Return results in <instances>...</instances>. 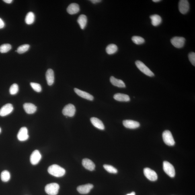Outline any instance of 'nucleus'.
<instances>
[{"mask_svg":"<svg viewBox=\"0 0 195 195\" xmlns=\"http://www.w3.org/2000/svg\"><path fill=\"white\" fill-rule=\"evenodd\" d=\"M123 124L126 128L130 129H135L139 127L140 126L139 122L129 120H124L123 121Z\"/></svg>","mask_w":195,"mask_h":195,"instance_id":"13","label":"nucleus"},{"mask_svg":"<svg viewBox=\"0 0 195 195\" xmlns=\"http://www.w3.org/2000/svg\"><path fill=\"white\" fill-rule=\"evenodd\" d=\"M12 46L9 44H5L0 46V52L1 53H5L9 52L11 50Z\"/></svg>","mask_w":195,"mask_h":195,"instance_id":"30","label":"nucleus"},{"mask_svg":"<svg viewBox=\"0 0 195 195\" xmlns=\"http://www.w3.org/2000/svg\"><path fill=\"white\" fill-rule=\"evenodd\" d=\"M110 81L113 85L121 88L126 87V85L122 80L116 79L114 76H111L110 78Z\"/></svg>","mask_w":195,"mask_h":195,"instance_id":"22","label":"nucleus"},{"mask_svg":"<svg viewBox=\"0 0 195 195\" xmlns=\"http://www.w3.org/2000/svg\"><path fill=\"white\" fill-rule=\"evenodd\" d=\"M188 57L191 63L193 65L195 66V53L194 52H191L189 54Z\"/></svg>","mask_w":195,"mask_h":195,"instance_id":"34","label":"nucleus"},{"mask_svg":"<svg viewBox=\"0 0 195 195\" xmlns=\"http://www.w3.org/2000/svg\"><path fill=\"white\" fill-rule=\"evenodd\" d=\"M46 77L48 85L53 84L54 81V74L53 70L51 69H48L46 73Z\"/></svg>","mask_w":195,"mask_h":195,"instance_id":"17","label":"nucleus"},{"mask_svg":"<svg viewBox=\"0 0 195 195\" xmlns=\"http://www.w3.org/2000/svg\"><path fill=\"white\" fill-rule=\"evenodd\" d=\"M3 1L6 3L8 4H10L13 1L12 0H4Z\"/></svg>","mask_w":195,"mask_h":195,"instance_id":"37","label":"nucleus"},{"mask_svg":"<svg viewBox=\"0 0 195 195\" xmlns=\"http://www.w3.org/2000/svg\"><path fill=\"white\" fill-rule=\"evenodd\" d=\"M74 91L78 95L83 98L87 99V100L89 101H93V100L94 97L93 96L88 93L77 88L74 89Z\"/></svg>","mask_w":195,"mask_h":195,"instance_id":"15","label":"nucleus"},{"mask_svg":"<svg viewBox=\"0 0 195 195\" xmlns=\"http://www.w3.org/2000/svg\"><path fill=\"white\" fill-rule=\"evenodd\" d=\"M30 48V46L28 44L22 45L17 48V51L19 54H22L28 51Z\"/></svg>","mask_w":195,"mask_h":195,"instance_id":"28","label":"nucleus"},{"mask_svg":"<svg viewBox=\"0 0 195 195\" xmlns=\"http://www.w3.org/2000/svg\"><path fill=\"white\" fill-rule=\"evenodd\" d=\"M76 108L73 104H69L66 105L63 109L62 113L64 116L72 117L75 115Z\"/></svg>","mask_w":195,"mask_h":195,"instance_id":"6","label":"nucleus"},{"mask_svg":"<svg viewBox=\"0 0 195 195\" xmlns=\"http://www.w3.org/2000/svg\"><path fill=\"white\" fill-rule=\"evenodd\" d=\"M90 1L93 4L99 3L102 1H100V0H91V1Z\"/></svg>","mask_w":195,"mask_h":195,"instance_id":"36","label":"nucleus"},{"mask_svg":"<svg viewBox=\"0 0 195 195\" xmlns=\"http://www.w3.org/2000/svg\"><path fill=\"white\" fill-rule=\"evenodd\" d=\"M160 0H153V1L154 2H159L161 1Z\"/></svg>","mask_w":195,"mask_h":195,"instance_id":"39","label":"nucleus"},{"mask_svg":"<svg viewBox=\"0 0 195 195\" xmlns=\"http://www.w3.org/2000/svg\"><path fill=\"white\" fill-rule=\"evenodd\" d=\"M41 158L40 152L38 150H35L30 156V162L33 165H36L40 162Z\"/></svg>","mask_w":195,"mask_h":195,"instance_id":"11","label":"nucleus"},{"mask_svg":"<svg viewBox=\"0 0 195 195\" xmlns=\"http://www.w3.org/2000/svg\"><path fill=\"white\" fill-rule=\"evenodd\" d=\"M5 26L4 21L1 18H0V29L3 28Z\"/></svg>","mask_w":195,"mask_h":195,"instance_id":"35","label":"nucleus"},{"mask_svg":"<svg viewBox=\"0 0 195 195\" xmlns=\"http://www.w3.org/2000/svg\"><path fill=\"white\" fill-rule=\"evenodd\" d=\"M164 142L167 145L169 146L174 145L175 142L172 134L169 130H165L162 134Z\"/></svg>","mask_w":195,"mask_h":195,"instance_id":"4","label":"nucleus"},{"mask_svg":"<svg viewBox=\"0 0 195 195\" xmlns=\"http://www.w3.org/2000/svg\"><path fill=\"white\" fill-rule=\"evenodd\" d=\"M118 48L116 44H112L108 45L106 48L107 53L109 55L114 54L118 51Z\"/></svg>","mask_w":195,"mask_h":195,"instance_id":"25","label":"nucleus"},{"mask_svg":"<svg viewBox=\"0 0 195 195\" xmlns=\"http://www.w3.org/2000/svg\"><path fill=\"white\" fill-rule=\"evenodd\" d=\"M163 169L167 174L171 177H174L175 171L174 167L170 163L167 161H164L163 163Z\"/></svg>","mask_w":195,"mask_h":195,"instance_id":"5","label":"nucleus"},{"mask_svg":"<svg viewBox=\"0 0 195 195\" xmlns=\"http://www.w3.org/2000/svg\"><path fill=\"white\" fill-rule=\"evenodd\" d=\"M13 110L12 105L8 103L6 104L0 109V116H5L10 114Z\"/></svg>","mask_w":195,"mask_h":195,"instance_id":"12","label":"nucleus"},{"mask_svg":"<svg viewBox=\"0 0 195 195\" xmlns=\"http://www.w3.org/2000/svg\"><path fill=\"white\" fill-rule=\"evenodd\" d=\"M171 42L172 44L175 47L181 48L184 47L185 42V39L183 37H175L171 39Z\"/></svg>","mask_w":195,"mask_h":195,"instance_id":"7","label":"nucleus"},{"mask_svg":"<svg viewBox=\"0 0 195 195\" xmlns=\"http://www.w3.org/2000/svg\"><path fill=\"white\" fill-rule=\"evenodd\" d=\"M93 188L92 184H88L80 185L77 188V190L81 194H87Z\"/></svg>","mask_w":195,"mask_h":195,"instance_id":"14","label":"nucleus"},{"mask_svg":"<svg viewBox=\"0 0 195 195\" xmlns=\"http://www.w3.org/2000/svg\"><path fill=\"white\" fill-rule=\"evenodd\" d=\"M77 23L82 29H84L87 22V17L84 15H80L77 19Z\"/></svg>","mask_w":195,"mask_h":195,"instance_id":"24","label":"nucleus"},{"mask_svg":"<svg viewBox=\"0 0 195 195\" xmlns=\"http://www.w3.org/2000/svg\"><path fill=\"white\" fill-rule=\"evenodd\" d=\"M91 123L95 127L99 129L103 130L105 129V126L103 122L99 119L95 117H93L90 119Z\"/></svg>","mask_w":195,"mask_h":195,"instance_id":"20","label":"nucleus"},{"mask_svg":"<svg viewBox=\"0 0 195 195\" xmlns=\"http://www.w3.org/2000/svg\"><path fill=\"white\" fill-rule=\"evenodd\" d=\"M19 91L18 85L16 83L13 84L9 89V93L11 95L16 94Z\"/></svg>","mask_w":195,"mask_h":195,"instance_id":"32","label":"nucleus"},{"mask_svg":"<svg viewBox=\"0 0 195 195\" xmlns=\"http://www.w3.org/2000/svg\"><path fill=\"white\" fill-rule=\"evenodd\" d=\"M144 175L149 180L155 181L157 180L158 175L155 171L149 168H146L144 169Z\"/></svg>","mask_w":195,"mask_h":195,"instance_id":"8","label":"nucleus"},{"mask_svg":"<svg viewBox=\"0 0 195 195\" xmlns=\"http://www.w3.org/2000/svg\"><path fill=\"white\" fill-rule=\"evenodd\" d=\"M59 186L57 183H52L46 185L45 190L49 195H56L58 194Z\"/></svg>","mask_w":195,"mask_h":195,"instance_id":"3","label":"nucleus"},{"mask_svg":"<svg viewBox=\"0 0 195 195\" xmlns=\"http://www.w3.org/2000/svg\"><path fill=\"white\" fill-rule=\"evenodd\" d=\"M48 171L50 175L55 177H61L66 173L65 169L57 165H53L48 167Z\"/></svg>","mask_w":195,"mask_h":195,"instance_id":"1","label":"nucleus"},{"mask_svg":"<svg viewBox=\"0 0 195 195\" xmlns=\"http://www.w3.org/2000/svg\"><path fill=\"white\" fill-rule=\"evenodd\" d=\"M30 85L33 89L36 92H40L41 91L42 87L40 84L34 83H31Z\"/></svg>","mask_w":195,"mask_h":195,"instance_id":"33","label":"nucleus"},{"mask_svg":"<svg viewBox=\"0 0 195 195\" xmlns=\"http://www.w3.org/2000/svg\"><path fill=\"white\" fill-rule=\"evenodd\" d=\"M151 20V24L154 26L157 27L162 22V19L160 16L154 15L150 16Z\"/></svg>","mask_w":195,"mask_h":195,"instance_id":"23","label":"nucleus"},{"mask_svg":"<svg viewBox=\"0 0 195 195\" xmlns=\"http://www.w3.org/2000/svg\"><path fill=\"white\" fill-rule=\"evenodd\" d=\"M1 128H0V133H1Z\"/></svg>","mask_w":195,"mask_h":195,"instance_id":"40","label":"nucleus"},{"mask_svg":"<svg viewBox=\"0 0 195 195\" xmlns=\"http://www.w3.org/2000/svg\"><path fill=\"white\" fill-rule=\"evenodd\" d=\"M114 98L116 101L120 102H128L130 98L128 95L122 93H117L115 94Z\"/></svg>","mask_w":195,"mask_h":195,"instance_id":"21","label":"nucleus"},{"mask_svg":"<svg viewBox=\"0 0 195 195\" xmlns=\"http://www.w3.org/2000/svg\"><path fill=\"white\" fill-rule=\"evenodd\" d=\"M35 20V15L34 13L32 12L27 13L26 17H25V21L26 24L28 25H30L34 23Z\"/></svg>","mask_w":195,"mask_h":195,"instance_id":"26","label":"nucleus"},{"mask_svg":"<svg viewBox=\"0 0 195 195\" xmlns=\"http://www.w3.org/2000/svg\"><path fill=\"white\" fill-rule=\"evenodd\" d=\"M132 41L136 44L139 45L143 44L145 41L142 37L138 36H134L132 38Z\"/></svg>","mask_w":195,"mask_h":195,"instance_id":"29","label":"nucleus"},{"mask_svg":"<svg viewBox=\"0 0 195 195\" xmlns=\"http://www.w3.org/2000/svg\"><path fill=\"white\" fill-rule=\"evenodd\" d=\"M135 64L138 69L145 75L149 77H153L154 76V74L143 62L140 60H137Z\"/></svg>","mask_w":195,"mask_h":195,"instance_id":"2","label":"nucleus"},{"mask_svg":"<svg viewBox=\"0 0 195 195\" xmlns=\"http://www.w3.org/2000/svg\"><path fill=\"white\" fill-rule=\"evenodd\" d=\"M29 137L27 128L25 127L21 128L17 134V137L18 140L21 141H25L28 139Z\"/></svg>","mask_w":195,"mask_h":195,"instance_id":"10","label":"nucleus"},{"mask_svg":"<svg viewBox=\"0 0 195 195\" xmlns=\"http://www.w3.org/2000/svg\"><path fill=\"white\" fill-rule=\"evenodd\" d=\"M11 175L8 171H4L1 174V179L3 182H7L10 179Z\"/></svg>","mask_w":195,"mask_h":195,"instance_id":"27","label":"nucleus"},{"mask_svg":"<svg viewBox=\"0 0 195 195\" xmlns=\"http://www.w3.org/2000/svg\"><path fill=\"white\" fill-rule=\"evenodd\" d=\"M82 165L87 170L93 171L95 169V165L90 159L85 158L83 160Z\"/></svg>","mask_w":195,"mask_h":195,"instance_id":"16","label":"nucleus"},{"mask_svg":"<svg viewBox=\"0 0 195 195\" xmlns=\"http://www.w3.org/2000/svg\"><path fill=\"white\" fill-rule=\"evenodd\" d=\"M179 9L181 13L185 14L190 9V4L187 0H181L179 2Z\"/></svg>","mask_w":195,"mask_h":195,"instance_id":"9","label":"nucleus"},{"mask_svg":"<svg viewBox=\"0 0 195 195\" xmlns=\"http://www.w3.org/2000/svg\"><path fill=\"white\" fill-rule=\"evenodd\" d=\"M23 107L25 112L29 114H34L37 110V107L31 103H25Z\"/></svg>","mask_w":195,"mask_h":195,"instance_id":"18","label":"nucleus"},{"mask_svg":"<svg viewBox=\"0 0 195 195\" xmlns=\"http://www.w3.org/2000/svg\"><path fill=\"white\" fill-rule=\"evenodd\" d=\"M126 195H136L135 193L134 192H132Z\"/></svg>","mask_w":195,"mask_h":195,"instance_id":"38","label":"nucleus"},{"mask_svg":"<svg viewBox=\"0 0 195 195\" xmlns=\"http://www.w3.org/2000/svg\"><path fill=\"white\" fill-rule=\"evenodd\" d=\"M80 10V7L77 4L72 3L68 6L67 9V12L70 15H74L79 12Z\"/></svg>","mask_w":195,"mask_h":195,"instance_id":"19","label":"nucleus"},{"mask_svg":"<svg viewBox=\"0 0 195 195\" xmlns=\"http://www.w3.org/2000/svg\"><path fill=\"white\" fill-rule=\"evenodd\" d=\"M103 167H104L105 170H106L109 173H116L118 172L117 169L112 165H103Z\"/></svg>","mask_w":195,"mask_h":195,"instance_id":"31","label":"nucleus"}]
</instances>
